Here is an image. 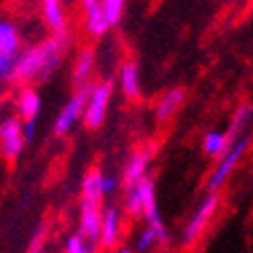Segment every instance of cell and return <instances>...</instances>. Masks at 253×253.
Returning <instances> with one entry per match:
<instances>
[{
  "label": "cell",
  "mask_w": 253,
  "mask_h": 253,
  "mask_svg": "<svg viewBox=\"0 0 253 253\" xmlns=\"http://www.w3.org/2000/svg\"><path fill=\"white\" fill-rule=\"evenodd\" d=\"M64 35H54L47 42L29 47L25 54L17 58V66L12 72V79L19 83H27L33 79H47V74H52V70L58 66V62L64 52Z\"/></svg>",
  "instance_id": "1"
},
{
  "label": "cell",
  "mask_w": 253,
  "mask_h": 253,
  "mask_svg": "<svg viewBox=\"0 0 253 253\" xmlns=\"http://www.w3.org/2000/svg\"><path fill=\"white\" fill-rule=\"evenodd\" d=\"M218 208H220V194L218 192H206V196L202 198V202L198 204V208L194 210L192 216H189L185 229L181 233V245L183 247H192L200 241V237L206 233L210 222L214 220V216H216Z\"/></svg>",
  "instance_id": "3"
},
{
  "label": "cell",
  "mask_w": 253,
  "mask_h": 253,
  "mask_svg": "<svg viewBox=\"0 0 253 253\" xmlns=\"http://www.w3.org/2000/svg\"><path fill=\"white\" fill-rule=\"evenodd\" d=\"M251 122H253V103L251 101H243V103H239L235 107L233 116L229 120V126H226V134H229L233 140H237V138L247 134V128Z\"/></svg>",
  "instance_id": "14"
},
{
  "label": "cell",
  "mask_w": 253,
  "mask_h": 253,
  "mask_svg": "<svg viewBox=\"0 0 253 253\" xmlns=\"http://www.w3.org/2000/svg\"><path fill=\"white\" fill-rule=\"evenodd\" d=\"M116 253H132V249L130 247H118Z\"/></svg>",
  "instance_id": "28"
},
{
  "label": "cell",
  "mask_w": 253,
  "mask_h": 253,
  "mask_svg": "<svg viewBox=\"0 0 253 253\" xmlns=\"http://www.w3.org/2000/svg\"><path fill=\"white\" fill-rule=\"evenodd\" d=\"M15 66H17V58H15V56L0 52V81H4V79H12V72H15Z\"/></svg>",
  "instance_id": "24"
},
{
  "label": "cell",
  "mask_w": 253,
  "mask_h": 253,
  "mask_svg": "<svg viewBox=\"0 0 253 253\" xmlns=\"http://www.w3.org/2000/svg\"><path fill=\"white\" fill-rule=\"evenodd\" d=\"M43 226H40V231L35 233V237H33V243H31V249H29V253H42V247H43Z\"/></svg>",
  "instance_id": "25"
},
{
  "label": "cell",
  "mask_w": 253,
  "mask_h": 253,
  "mask_svg": "<svg viewBox=\"0 0 253 253\" xmlns=\"http://www.w3.org/2000/svg\"><path fill=\"white\" fill-rule=\"evenodd\" d=\"M253 146V136L247 132L241 138L231 144V148L216 161V165L210 171L208 179H206V192H220L226 185V181L231 179V175L239 169V165L243 163V159L247 157V153Z\"/></svg>",
  "instance_id": "2"
},
{
  "label": "cell",
  "mask_w": 253,
  "mask_h": 253,
  "mask_svg": "<svg viewBox=\"0 0 253 253\" xmlns=\"http://www.w3.org/2000/svg\"><path fill=\"white\" fill-rule=\"evenodd\" d=\"M185 103V88L183 86H171L169 91H165L161 95L159 103L155 107V118L159 124H167L171 122L177 113H179V109L183 107Z\"/></svg>",
  "instance_id": "8"
},
{
  "label": "cell",
  "mask_w": 253,
  "mask_h": 253,
  "mask_svg": "<svg viewBox=\"0 0 253 253\" xmlns=\"http://www.w3.org/2000/svg\"><path fill=\"white\" fill-rule=\"evenodd\" d=\"M25 136H23V120L17 118H6L0 124V157L4 161L12 163L17 161L23 153L25 146Z\"/></svg>",
  "instance_id": "5"
},
{
  "label": "cell",
  "mask_w": 253,
  "mask_h": 253,
  "mask_svg": "<svg viewBox=\"0 0 253 253\" xmlns=\"http://www.w3.org/2000/svg\"><path fill=\"white\" fill-rule=\"evenodd\" d=\"M235 140L226 134V130H208L202 138V150H204V155L210 157V159H220L226 150L231 148Z\"/></svg>",
  "instance_id": "13"
},
{
  "label": "cell",
  "mask_w": 253,
  "mask_h": 253,
  "mask_svg": "<svg viewBox=\"0 0 253 253\" xmlns=\"http://www.w3.org/2000/svg\"><path fill=\"white\" fill-rule=\"evenodd\" d=\"M120 233H122V218H120V210L118 208H105L103 210V229H101V245L105 249H113L120 241Z\"/></svg>",
  "instance_id": "12"
},
{
  "label": "cell",
  "mask_w": 253,
  "mask_h": 253,
  "mask_svg": "<svg viewBox=\"0 0 253 253\" xmlns=\"http://www.w3.org/2000/svg\"><path fill=\"white\" fill-rule=\"evenodd\" d=\"M116 187H118V179H116V177H113V175H105V179H103V192H105V196L116 192Z\"/></svg>",
  "instance_id": "27"
},
{
  "label": "cell",
  "mask_w": 253,
  "mask_h": 253,
  "mask_svg": "<svg viewBox=\"0 0 253 253\" xmlns=\"http://www.w3.org/2000/svg\"><path fill=\"white\" fill-rule=\"evenodd\" d=\"M23 136H25V140H27V142L33 140V136H35V120L23 122Z\"/></svg>",
  "instance_id": "26"
},
{
  "label": "cell",
  "mask_w": 253,
  "mask_h": 253,
  "mask_svg": "<svg viewBox=\"0 0 253 253\" xmlns=\"http://www.w3.org/2000/svg\"><path fill=\"white\" fill-rule=\"evenodd\" d=\"M91 88L93 86H86L83 91H77V95L62 107V111L58 113V118L54 122V134L56 136H66L72 130V126L81 120V116H84V107H86L88 95H91Z\"/></svg>",
  "instance_id": "6"
},
{
  "label": "cell",
  "mask_w": 253,
  "mask_h": 253,
  "mask_svg": "<svg viewBox=\"0 0 253 253\" xmlns=\"http://www.w3.org/2000/svg\"><path fill=\"white\" fill-rule=\"evenodd\" d=\"M157 245H161L159 235H157L153 229H150V226H146V229H142L140 235L136 237L134 251H136V253H150Z\"/></svg>",
  "instance_id": "20"
},
{
  "label": "cell",
  "mask_w": 253,
  "mask_h": 253,
  "mask_svg": "<svg viewBox=\"0 0 253 253\" xmlns=\"http://www.w3.org/2000/svg\"><path fill=\"white\" fill-rule=\"evenodd\" d=\"M101 229H103V210L99 202L83 200L81 202V235L86 237L88 243L101 241Z\"/></svg>",
  "instance_id": "7"
},
{
  "label": "cell",
  "mask_w": 253,
  "mask_h": 253,
  "mask_svg": "<svg viewBox=\"0 0 253 253\" xmlns=\"http://www.w3.org/2000/svg\"><path fill=\"white\" fill-rule=\"evenodd\" d=\"M124 208L130 216H142V198H140V192L138 187H128L126 192V200H124Z\"/></svg>",
  "instance_id": "22"
},
{
  "label": "cell",
  "mask_w": 253,
  "mask_h": 253,
  "mask_svg": "<svg viewBox=\"0 0 253 253\" xmlns=\"http://www.w3.org/2000/svg\"><path fill=\"white\" fill-rule=\"evenodd\" d=\"M111 93H113L111 83H99L91 88V95H88L84 116H83V122L88 130H99L101 126H103Z\"/></svg>",
  "instance_id": "4"
},
{
  "label": "cell",
  "mask_w": 253,
  "mask_h": 253,
  "mask_svg": "<svg viewBox=\"0 0 253 253\" xmlns=\"http://www.w3.org/2000/svg\"><path fill=\"white\" fill-rule=\"evenodd\" d=\"M95 68V54L91 47H84L79 52L77 64H74V72H72V84L77 91H83V88L91 86L88 81H91V74Z\"/></svg>",
  "instance_id": "11"
},
{
  "label": "cell",
  "mask_w": 253,
  "mask_h": 253,
  "mask_svg": "<svg viewBox=\"0 0 253 253\" xmlns=\"http://www.w3.org/2000/svg\"><path fill=\"white\" fill-rule=\"evenodd\" d=\"M19 113H21V120L27 122V120H35L37 113H40V107H42V99L37 95L35 88L31 86H25L23 91L19 93Z\"/></svg>",
  "instance_id": "17"
},
{
  "label": "cell",
  "mask_w": 253,
  "mask_h": 253,
  "mask_svg": "<svg viewBox=\"0 0 253 253\" xmlns=\"http://www.w3.org/2000/svg\"><path fill=\"white\" fill-rule=\"evenodd\" d=\"M66 253H91V245H88L84 235H70L66 239Z\"/></svg>",
  "instance_id": "23"
},
{
  "label": "cell",
  "mask_w": 253,
  "mask_h": 253,
  "mask_svg": "<svg viewBox=\"0 0 253 253\" xmlns=\"http://www.w3.org/2000/svg\"><path fill=\"white\" fill-rule=\"evenodd\" d=\"M83 6V15H84V27L93 37H101L105 35V31L109 29V23L103 10V2L101 0H81Z\"/></svg>",
  "instance_id": "10"
},
{
  "label": "cell",
  "mask_w": 253,
  "mask_h": 253,
  "mask_svg": "<svg viewBox=\"0 0 253 253\" xmlns=\"http://www.w3.org/2000/svg\"><path fill=\"white\" fill-rule=\"evenodd\" d=\"M17 49H19V33L15 25L0 21V52L15 56Z\"/></svg>",
  "instance_id": "19"
},
{
  "label": "cell",
  "mask_w": 253,
  "mask_h": 253,
  "mask_svg": "<svg viewBox=\"0 0 253 253\" xmlns=\"http://www.w3.org/2000/svg\"><path fill=\"white\" fill-rule=\"evenodd\" d=\"M43 6V17L45 23L49 25L56 35H64L66 33V15L64 8H62V0H42Z\"/></svg>",
  "instance_id": "16"
},
{
  "label": "cell",
  "mask_w": 253,
  "mask_h": 253,
  "mask_svg": "<svg viewBox=\"0 0 253 253\" xmlns=\"http://www.w3.org/2000/svg\"><path fill=\"white\" fill-rule=\"evenodd\" d=\"M120 88L128 99L140 97V70L136 62H126L120 70Z\"/></svg>",
  "instance_id": "15"
},
{
  "label": "cell",
  "mask_w": 253,
  "mask_h": 253,
  "mask_svg": "<svg viewBox=\"0 0 253 253\" xmlns=\"http://www.w3.org/2000/svg\"><path fill=\"white\" fill-rule=\"evenodd\" d=\"M150 159H153V153H150L148 148L138 150V153H134L128 159V163H126V167H124V175H122L126 189L134 187L136 183H140L142 179H146L148 177L146 171H148V165H150Z\"/></svg>",
  "instance_id": "9"
},
{
  "label": "cell",
  "mask_w": 253,
  "mask_h": 253,
  "mask_svg": "<svg viewBox=\"0 0 253 253\" xmlns=\"http://www.w3.org/2000/svg\"><path fill=\"white\" fill-rule=\"evenodd\" d=\"M103 2V10L109 27H116L124 17V8H126V0H101Z\"/></svg>",
  "instance_id": "21"
},
{
  "label": "cell",
  "mask_w": 253,
  "mask_h": 253,
  "mask_svg": "<svg viewBox=\"0 0 253 253\" xmlns=\"http://www.w3.org/2000/svg\"><path fill=\"white\" fill-rule=\"evenodd\" d=\"M103 179L105 175L101 171H88L83 179V200H91V202H99L101 204V198L105 196L103 192Z\"/></svg>",
  "instance_id": "18"
}]
</instances>
